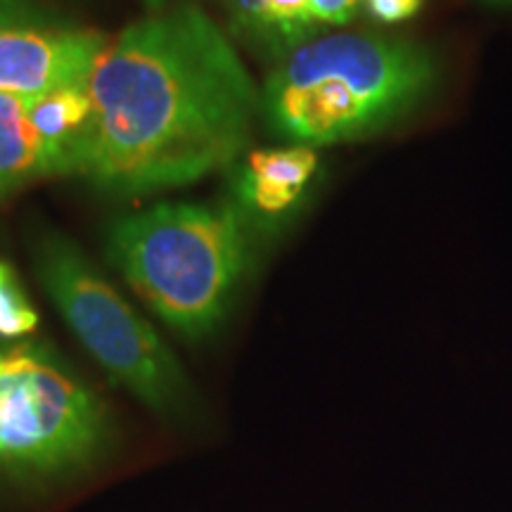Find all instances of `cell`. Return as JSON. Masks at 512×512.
Listing matches in <instances>:
<instances>
[{"label":"cell","mask_w":512,"mask_h":512,"mask_svg":"<svg viewBox=\"0 0 512 512\" xmlns=\"http://www.w3.org/2000/svg\"><path fill=\"white\" fill-rule=\"evenodd\" d=\"M316 164L309 147L252 152L242 176V197L264 214H278L297 202Z\"/></svg>","instance_id":"obj_7"},{"label":"cell","mask_w":512,"mask_h":512,"mask_svg":"<svg viewBox=\"0 0 512 512\" xmlns=\"http://www.w3.org/2000/svg\"><path fill=\"white\" fill-rule=\"evenodd\" d=\"M27 114L46 147L53 174H64L69 150L91 114V98L86 88H60V91L31 98L27 100Z\"/></svg>","instance_id":"obj_9"},{"label":"cell","mask_w":512,"mask_h":512,"mask_svg":"<svg viewBox=\"0 0 512 512\" xmlns=\"http://www.w3.org/2000/svg\"><path fill=\"white\" fill-rule=\"evenodd\" d=\"M86 93L91 114L64 174L119 195L181 188L226 169L261 107L233 43L195 5L138 19L107 41Z\"/></svg>","instance_id":"obj_1"},{"label":"cell","mask_w":512,"mask_h":512,"mask_svg":"<svg viewBox=\"0 0 512 512\" xmlns=\"http://www.w3.org/2000/svg\"><path fill=\"white\" fill-rule=\"evenodd\" d=\"M38 328V313L29 304L15 271L0 261V337L15 339Z\"/></svg>","instance_id":"obj_10"},{"label":"cell","mask_w":512,"mask_h":512,"mask_svg":"<svg viewBox=\"0 0 512 512\" xmlns=\"http://www.w3.org/2000/svg\"><path fill=\"white\" fill-rule=\"evenodd\" d=\"M38 273L57 311L100 368L159 418H188L190 380L171 349L140 313L83 259L72 242L43 240Z\"/></svg>","instance_id":"obj_4"},{"label":"cell","mask_w":512,"mask_h":512,"mask_svg":"<svg viewBox=\"0 0 512 512\" xmlns=\"http://www.w3.org/2000/svg\"><path fill=\"white\" fill-rule=\"evenodd\" d=\"M112 444L110 415L91 389L46 356L19 349L0 361V472L22 482H67L93 470Z\"/></svg>","instance_id":"obj_5"},{"label":"cell","mask_w":512,"mask_h":512,"mask_svg":"<svg viewBox=\"0 0 512 512\" xmlns=\"http://www.w3.org/2000/svg\"><path fill=\"white\" fill-rule=\"evenodd\" d=\"M494 3H512V0H494Z\"/></svg>","instance_id":"obj_15"},{"label":"cell","mask_w":512,"mask_h":512,"mask_svg":"<svg viewBox=\"0 0 512 512\" xmlns=\"http://www.w3.org/2000/svg\"><path fill=\"white\" fill-rule=\"evenodd\" d=\"M107 256L169 328L202 339L226 318L247 266V235L233 204H157L119 219Z\"/></svg>","instance_id":"obj_3"},{"label":"cell","mask_w":512,"mask_h":512,"mask_svg":"<svg viewBox=\"0 0 512 512\" xmlns=\"http://www.w3.org/2000/svg\"><path fill=\"white\" fill-rule=\"evenodd\" d=\"M105 46L98 31L0 27V93L31 100L60 88H86Z\"/></svg>","instance_id":"obj_6"},{"label":"cell","mask_w":512,"mask_h":512,"mask_svg":"<svg viewBox=\"0 0 512 512\" xmlns=\"http://www.w3.org/2000/svg\"><path fill=\"white\" fill-rule=\"evenodd\" d=\"M230 24L238 36H245L256 46L273 50V36L268 27L264 0H223Z\"/></svg>","instance_id":"obj_11"},{"label":"cell","mask_w":512,"mask_h":512,"mask_svg":"<svg viewBox=\"0 0 512 512\" xmlns=\"http://www.w3.org/2000/svg\"><path fill=\"white\" fill-rule=\"evenodd\" d=\"M46 174L53 164L29 121L27 98L0 93V195Z\"/></svg>","instance_id":"obj_8"},{"label":"cell","mask_w":512,"mask_h":512,"mask_svg":"<svg viewBox=\"0 0 512 512\" xmlns=\"http://www.w3.org/2000/svg\"><path fill=\"white\" fill-rule=\"evenodd\" d=\"M43 22H48V15L29 0H0V27Z\"/></svg>","instance_id":"obj_13"},{"label":"cell","mask_w":512,"mask_h":512,"mask_svg":"<svg viewBox=\"0 0 512 512\" xmlns=\"http://www.w3.org/2000/svg\"><path fill=\"white\" fill-rule=\"evenodd\" d=\"M0 361H3V356H0Z\"/></svg>","instance_id":"obj_16"},{"label":"cell","mask_w":512,"mask_h":512,"mask_svg":"<svg viewBox=\"0 0 512 512\" xmlns=\"http://www.w3.org/2000/svg\"><path fill=\"white\" fill-rule=\"evenodd\" d=\"M425 48L375 34H325L290 50L268 76L261 110L278 136L332 145L373 136L432 91Z\"/></svg>","instance_id":"obj_2"},{"label":"cell","mask_w":512,"mask_h":512,"mask_svg":"<svg viewBox=\"0 0 512 512\" xmlns=\"http://www.w3.org/2000/svg\"><path fill=\"white\" fill-rule=\"evenodd\" d=\"M370 15L384 24H396L413 17L420 10L422 0H366Z\"/></svg>","instance_id":"obj_14"},{"label":"cell","mask_w":512,"mask_h":512,"mask_svg":"<svg viewBox=\"0 0 512 512\" xmlns=\"http://www.w3.org/2000/svg\"><path fill=\"white\" fill-rule=\"evenodd\" d=\"M366 0H311V12L316 22L349 24Z\"/></svg>","instance_id":"obj_12"}]
</instances>
